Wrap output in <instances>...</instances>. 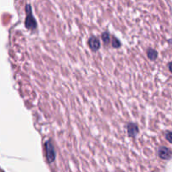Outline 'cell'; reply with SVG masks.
<instances>
[{
    "label": "cell",
    "instance_id": "obj_1",
    "mask_svg": "<svg viewBox=\"0 0 172 172\" xmlns=\"http://www.w3.org/2000/svg\"><path fill=\"white\" fill-rule=\"evenodd\" d=\"M46 150L47 160L50 163L52 162L55 159V151H54V147L50 141H47L46 143Z\"/></svg>",
    "mask_w": 172,
    "mask_h": 172
},
{
    "label": "cell",
    "instance_id": "obj_2",
    "mask_svg": "<svg viewBox=\"0 0 172 172\" xmlns=\"http://www.w3.org/2000/svg\"><path fill=\"white\" fill-rule=\"evenodd\" d=\"M88 46L93 51H97L101 46V43H100V40L98 39H97L96 37H93L89 39Z\"/></svg>",
    "mask_w": 172,
    "mask_h": 172
},
{
    "label": "cell",
    "instance_id": "obj_3",
    "mask_svg": "<svg viewBox=\"0 0 172 172\" xmlns=\"http://www.w3.org/2000/svg\"><path fill=\"white\" fill-rule=\"evenodd\" d=\"M159 155L163 160H168L171 156V152L167 148L163 147V148H160L159 149Z\"/></svg>",
    "mask_w": 172,
    "mask_h": 172
},
{
    "label": "cell",
    "instance_id": "obj_4",
    "mask_svg": "<svg viewBox=\"0 0 172 172\" xmlns=\"http://www.w3.org/2000/svg\"><path fill=\"white\" fill-rule=\"evenodd\" d=\"M165 137H166V139H167L169 142L172 143V133H168V134H166Z\"/></svg>",
    "mask_w": 172,
    "mask_h": 172
}]
</instances>
